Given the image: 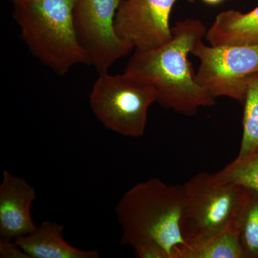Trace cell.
I'll return each instance as SVG.
<instances>
[{
    "label": "cell",
    "mask_w": 258,
    "mask_h": 258,
    "mask_svg": "<svg viewBox=\"0 0 258 258\" xmlns=\"http://www.w3.org/2000/svg\"><path fill=\"white\" fill-rule=\"evenodd\" d=\"M243 103V132L237 159L258 152V73L247 80Z\"/></svg>",
    "instance_id": "5bb4252c"
},
{
    "label": "cell",
    "mask_w": 258,
    "mask_h": 258,
    "mask_svg": "<svg viewBox=\"0 0 258 258\" xmlns=\"http://www.w3.org/2000/svg\"><path fill=\"white\" fill-rule=\"evenodd\" d=\"M191 54L200 61L197 81L212 96L243 103L247 80L258 73L257 45H207L199 42Z\"/></svg>",
    "instance_id": "8992f818"
},
{
    "label": "cell",
    "mask_w": 258,
    "mask_h": 258,
    "mask_svg": "<svg viewBox=\"0 0 258 258\" xmlns=\"http://www.w3.org/2000/svg\"><path fill=\"white\" fill-rule=\"evenodd\" d=\"M0 257L3 258H30L28 254L12 240L0 238Z\"/></svg>",
    "instance_id": "e0dca14e"
},
{
    "label": "cell",
    "mask_w": 258,
    "mask_h": 258,
    "mask_svg": "<svg viewBox=\"0 0 258 258\" xmlns=\"http://www.w3.org/2000/svg\"><path fill=\"white\" fill-rule=\"evenodd\" d=\"M184 203L182 186L166 184L157 178L136 184L115 208L122 231L120 243L134 247L155 242L174 258L176 249L188 246L181 230Z\"/></svg>",
    "instance_id": "7a4b0ae2"
},
{
    "label": "cell",
    "mask_w": 258,
    "mask_h": 258,
    "mask_svg": "<svg viewBox=\"0 0 258 258\" xmlns=\"http://www.w3.org/2000/svg\"><path fill=\"white\" fill-rule=\"evenodd\" d=\"M177 0H122L114 30L122 41L135 50L157 48L172 36L170 17Z\"/></svg>",
    "instance_id": "ba28073f"
},
{
    "label": "cell",
    "mask_w": 258,
    "mask_h": 258,
    "mask_svg": "<svg viewBox=\"0 0 258 258\" xmlns=\"http://www.w3.org/2000/svg\"><path fill=\"white\" fill-rule=\"evenodd\" d=\"M76 0H13V15L30 52L56 74L88 64L75 24Z\"/></svg>",
    "instance_id": "3957f363"
},
{
    "label": "cell",
    "mask_w": 258,
    "mask_h": 258,
    "mask_svg": "<svg viewBox=\"0 0 258 258\" xmlns=\"http://www.w3.org/2000/svg\"><path fill=\"white\" fill-rule=\"evenodd\" d=\"M184 209L181 220L188 246L203 243L228 225L237 210L243 188L215 174H196L182 185Z\"/></svg>",
    "instance_id": "277c9868"
},
{
    "label": "cell",
    "mask_w": 258,
    "mask_h": 258,
    "mask_svg": "<svg viewBox=\"0 0 258 258\" xmlns=\"http://www.w3.org/2000/svg\"><path fill=\"white\" fill-rule=\"evenodd\" d=\"M203 1L205 2L207 4L215 5L220 4V3H222L224 0H203Z\"/></svg>",
    "instance_id": "ac0fdd59"
},
{
    "label": "cell",
    "mask_w": 258,
    "mask_h": 258,
    "mask_svg": "<svg viewBox=\"0 0 258 258\" xmlns=\"http://www.w3.org/2000/svg\"><path fill=\"white\" fill-rule=\"evenodd\" d=\"M186 2H188V3H195V2L197 1V0H186Z\"/></svg>",
    "instance_id": "d6986e66"
},
{
    "label": "cell",
    "mask_w": 258,
    "mask_h": 258,
    "mask_svg": "<svg viewBox=\"0 0 258 258\" xmlns=\"http://www.w3.org/2000/svg\"><path fill=\"white\" fill-rule=\"evenodd\" d=\"M237 210L220 233L198 245L179 247L174 258H244Z\"/></svg>",
    "instance_id": "7c38bea8"
},
{
    "label": "cell",
    "mask_w": 258,
    "mask_h": 258,
    "mask_svg": "<svg viewBox=\"0 0 258 258\" xmlns=\"http://www.w3.org/2000/svg\"><path fill=\"white\" fill-rule=\"evenodd\" d=\"M206 26L198 19L188 18L172 27V36L157 48L135 50L124 73L148 83L164 108L185 115L215 104V98L197 81L189 55L206 37Z\"/></svg>",
    "instance_id": "6da1fadb"
},
{
    "label": "cell",
    "mask_w": 258,
    "mask_h": 258,
    "mask_svg": "<svg viewBox=\"0 0 258 258\" xmlns=\"http://www.w3.org/2000/svg\"><path fill=\"white\" fill-rule=\"evenodd\" d=\"M35 190L23 178L3 171L0 184V238H18L36 230L31 215Z\"/></svg>",
    "instance_id": "9c48e42d"
},
{
    "label": "cell",
    "mask_w": 258,
    "mask_h": 258,
    "mask_svg": "<svg viewBox=\"0 0 258 258\" xmlns=\"http://www.w3.org/2000/svg\"><path fill=\"white\" fill-rule=\"evenodd\" d=\"M136 255L140 258H170L167 251L155 242H142L134 245Z\"/></svg>",
    "instance_id": "2e32d148"
},
{
    "label": "cell",
    "mask_w": 258,
    "mask_h": 258,
    "mask_svg": "<svg viewBox=\"0 0 258 258\" xmlns=\"http://www.w3.org/2000/svg\"><path fill=\"white\" fill-rule=\"evenodd\" d=\"M157 101L150 85L123 74H99L89 96L93 113L107 128L130 137L144 135L148 112Z\"/></svg>",
    "instance_id": "5b68a950"
},
{
    "label": "cell",
    "mask_w": 258,
    "mask_h": 258,
    "mask_svg": "<svg viewBox=\"0 0 258 258\" xmlns=\"http://www.w3.org/2000/svg\"><path fill=\"white\" fill-rule=\"evenodd\" d=\"M122 0H76L75 24L88 64L98 74L108 72L134 47L122 41L114 30V19Z\"/></svg>",
    "instance_id": "52a82bcc"
},
{
    "label": "cell",
    "mask_w": 258,
    "mask_h": 258,
    "mask_svg": "<svg viewBox=\"0 0 258 258\" xmlns=\"http://www.w3.org/2000/svg\"><path fill=\"white\" fill-rule=\"evenodd\" d=\"M63 226L45 221L28 235L15 239V242L30 258H98L96 249H82L64 240Z\"/></svg>",
    "instance_id": "30bf717a"
},
{
    "label": "cell",
    "mask_w": 258,
    "mask_h": 258,
    "mask_svg": "<svg viewBox=\"0 0 258 258\" xmlns=\"http://www.w3.org/2000/svg\"><path fill=\"white\" fill-rule=\"evenodd\" d=\"M216 174L220 179L258 195V152L243 159L236 158Z\"/></svg>",
    "instance_id": "9a60e30c"
},
{
    "label": "cell",
    "mask_w": 258,
    "mask_h": 258,
    "mask_svg": "<svg viewBox=\"0 0 258 258\" xmlns=\"http://www.w3.org/2000/svg\"><path fill=\"white\" fill-rule=\"evenodd\" d=\"M244 257H258V195L243 188L237 211Z\"/></svg>",
    "instance_id": "4fadbf2b"
},
{
    "label": "cell",
    "mask_w": 258,
    "mask_h": 258,
    "mask_svg": "<svg viewBox=\"0 0 258 258\" xmlns=\"http://www.w3.org/2000/svg\"><path fill=\"white\" fill-rule=\"evenodd\" d=\"M210 45H257L258 6L248 13L228 10L219 13L208 29Z\"/></svg>",
    "instance_id": "8fae6325"
}]
</instances>
